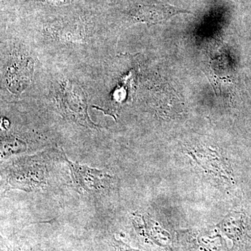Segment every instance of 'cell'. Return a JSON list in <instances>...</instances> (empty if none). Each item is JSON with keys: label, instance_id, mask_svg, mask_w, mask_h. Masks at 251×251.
<instances>
[{"label": "cell", "instance_id": "cell-1", "mask_svg": "<svg viewBox=\"0 0 251 251\" xmlns=\"http://www.w3.org/2000/svg\"><path fill=\"white\" fill-rule=\"evenodd\" d=\"M65 159L70 167L74 181L81 187L85 188L89 192L98 191L105 188V184L110 179V175L105 174L103 171L91 169L88 167L72 163L66 157Z\"/></svg>", "mask_w": 251, "mask_h": 251}]
</instances>
